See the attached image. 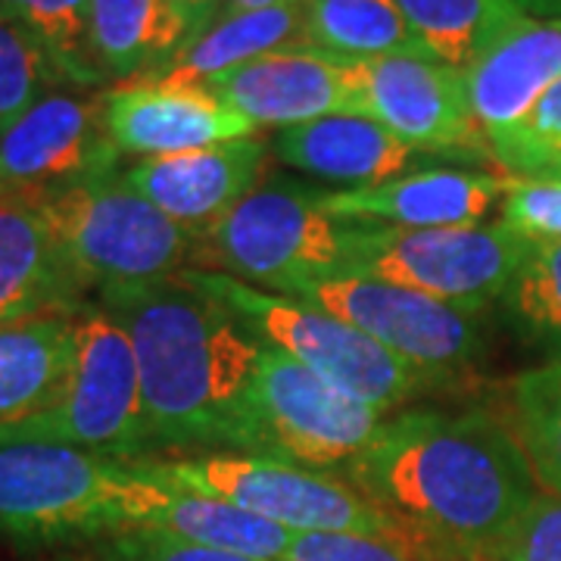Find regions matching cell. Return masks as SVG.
I'll list each match as a JSON object with an SVG mask.
<instances>
[{"instance_id":"obj_1","label":"cell","mask_w":561,"mask_h":561,"mask_svg":"<svg viewBox=\"0 0 561 561\" xmlns=\"http://www.w3.org/2000/svg\"><path fill=\"white\" fill-rule=\"evenodd\" d=\"M346 478L419 537L427 561H496L537 496L515 431L486 409H409L387 419Z\"/></svg>"},{"instance_id":"obj_2","label":"cell","mask_w":561,"mask_h":561,"mask_svg":"<svg viewBox=\"0 0 561 561\" xmlns=\"http://www.w3.org/2000/svg\"><path fill=\"white\" fill-rule=\"evenodd\" d=\"M98 297L135 350L147 453H231L260 337L181 275L106 287Z\"/></svg>"},{"instance_id":"obj_3","label":"cell","mask_w":561,"mask_h":561,"mask_svg":"<svg viewBox=\"0 0 561 561\" xmlns=\"http://www.w3.org/2000/svg\"><path fill=\"white\" fill-rule=\"evenodd\" d=\"M157 481L138 461L60 443L0 446V537L20 546L138 530Z\"/></svg>"},{"instance_id":"obj_4","label":"cell","mask_w":561,"mask_h":561,"mask_svg":"<svg viewBox=\"0 0 561 561\" xmlns=\"http://www.w3.org/2000/svg\"><path fill=\"white\" fill-rule=\"evenodd\" d=\"M179 275L228 306L262 343L278 346L312 375L383 415L443 381V375L400 359L387 346L362 334L359 328L334 319L312 302L262 290L225 272L184 268Z\"/></svg>"},{"instance_id":"obj_5","label":"cell","mask_w":561,"mask_h":561,"mask_svg":"<svg viewBox=\"0 0 561 561\" xmlns=\"http://www.w3.org/2000/svg\"><path fill=\"white\" fill-rule=\"evenodd\" d=\"M138 461L160 481L234 502L290 534H359L393 542L409 559L427 561L419 537L405 524L365 500L359 490L312 468L238 453Z\"/></svg>"},{"instance_id":"obj_6","label":"cell","mask_w":561,"mask_h":561,"mask_svg":"<svg viewBox=\"0 0 561 561\" xmlns=\"http://www.w3.org/2000/svg\"><path fill=\"white\" fill-rule=\"evenodd\" d=\"M79 287L172 278L201 250V238L169 219L122 175L84 181L35 206Z\"/></svg>"},{"instance_id":"obj_7","label":"cell","mask_w":561,"mask_h":561,"mask_svg":"<svg viewBox=\"0 0 561 561\" xmlns=\"http://www.w3.org/2000/svg\"><path fill=\"white\" fill-rule=\"evenodd\" d=\"M534 243L505 221L465 228H390L346 221L343 275L400 284L481 312L502 300Z\"/></svg>"},{"instance_id":"obj_8","label":"cell","mask_w":561,"mask_h":561,"mask_svg":"<svg viewBox=\"0 0 561 561\" xmlns=\"http://www.w3.org/2000/svg\"><path fill=\"white\" fill-rule=\"evenodd\" d=\"M387 415L262 343L247 387L231 453L300 468L350 465L378 437Z\"/></svg>"},{"instance_id":"obj_9","label":"cell","mask_w":561,"mask_h":561,"mask_svg":"<svg viewBox=\"0 0 561 561\" xmlns=\"http://www.w3.org/2000/svg\"><path fill=\"white\" fill-rule=\"evenodd\" d=\"M7 443H60L125 461L147 456L135 350L106 309L76 316V350L60 400L0 427V446Z\"/></svg>"},{"instance_id":"obj_10","label":"cell","mask_w":561,"mask_h":561,"mask_svg":"<svg viewBox=\"0 0 561 561\" xmlns=\"http://www.w3.org/2000/svg\"><path fill=\"white\" fill-rule=\"evenodd\" d=\"M206 253L225 275L284 294L297 280L343 275L346 221L324 209L319 187L262 181L206 231Z\"/></svg>"},{"instance_id":"obj_11","label":"cell","mask_w":561,"mask_h":561,"mask_svg":"<svg viewBox=\"0 0 561 561\" xmlns=\"http://www.w3.org/2000/svg\"><path fill=\"white\" fill-rule=\"evenodd\" d=\"M284 297L306 300L331 312L419 368L449 371L465 368L483 353V324L478 312L400 284L365 275L297 280Z\"/></svg>"},{"instance_id":"obj_12","label":"cell","mask_w":561,"mask_h":561,"mask_svg":"<svg viewBox=\"0 0 561 561\" xmlns=\"http://www.w3.org/2000/svg\"><path fill=\"white\" fill-rule=\"evenodd\" d=\"M116 160L103 98L50 91L0 135V197L41 206L84 181L113 175Z\"/></svg>"},{"instance_id":"obj_13","label":"cell","mask_w":561,"mask_h":561,"mask_svg":"<svg viewBox=\"0 0 561 561\" xmlns=\"http://www.w3.org/2000/svg\"><path fill=\"white\" fill-rule=\"evenodd\" d=\"M356 72L362 116L383 125L402 144L427 157L493 160L468 103L465 69L427 54H397L356 60Z\"/></svg>"},{"instance_id":"obj_14","label":"cell","mask_w":561,"mask_h":561,"mask_svg":"<svg viewBox=\"0 0 561 561\" xmlns=\"http://www.w3.org/2000/svg\"><path fill=\"white\" fill-rule=\"evenodd\" d=\"M256 128H290L324 116H362L356 60L319 47L278 50L203 84Z\"/></svg>"},{"instance_id":"obj_15","label":"cell","mask_w":561,"mask_h":561,"mask_svg":"<svg viewBox=\"0 0 561 561\" xmlns=\"http://www.w3.org/2000/svg\"><path fill=\"white\" fill-rule=\"evenodd\" d=\"M106 131L119 153L175 157L256 135V125L203 84L128 81L103 94Z\"/></svg>"},{"instance_id":"obj_16","label":"cell","mask_w":561,"mask_h":561,"mask_svg":"<svg viewBox=\"0 0 561 561\" xmlns=\"http://www.w3.org/2000/svg\"><path fill=\"white\" fill-rule=\"evenodd\" d=\"M272 147L262 138L225 140L175 157L135 162L122 179L169 219L201 238L216 221L260 187Z\"/></svg>"},{"instance_id":"obj_17","label":"cell","mask_w":561,"mask_h":561,"mask_svg":"<svg viewBox=\"0 0 561 561\" xmlns=\"http://www.w3.org/2000/svg\"><path fill=\"white\" fill-rule=\"evenodd\" d=\"M505 197V179L461 169H424L405 179L356 191H324V209L341 221L390 228L481 225Z\"/></svg>"},{"instance_id":"obj_18","label":"cell","mask_w":561,"mask_h":561,"mask_svg":"<svg viewBox=\"0 0 561 561\" xmlns=\"http://www.w3.org/2000/svg\"><path fill=\"white\" fill-rule=\"evenodd\" d=\"M561 76V20L527 16L465 69L468 103L486 144L508 135Z\"/></svg>"},{"instance_id":"obj_19","label":"cell","mask_w":561,"mask_h":561,"mask_svg":"<svg viewBox=\"0 0 561 561\" xmlns=\"http://www.w3.org/2000/svg\"><path fill=\"white\" fill-rule=\"evenodd\" d=\"M272 153L297 172L350 184V191L405 179L427 157L368 116H324L280 128Z\"/></svg>"},{"instance_id":"obj_20","label":"cell","mask_w":561,"mask_h":561,"mask_svg":"<svg viewBox=\"0 0 561 561\" xmlns=\"http://www.w3.org/2000/svg\"><path fill=\"white\" fill-rule=\"evenodd\" d=\"M79 290L38 209L0 197V328L69 312Z\"/></svg>"},{"instance_id":"obj_21","label":"cell","mask_w":561,"mask_h":561,"mask_svg":"<svg viewBox=\"0 0 561 561\" xmlns=\"http://www.w3.org/2000/svg\"><path fill=\"white\" fill-rule=\"evenodd\" d=\"M294 47H312L306 0L268 7V10H250V13H225L172 60L162 62L157 72L140 81L209 84L247 62Z\"/></svg>"},{"instance_id":"obj_22","label":"cell","mask_w":561,"mask_h":561,"mask_svg":"<svg viewBox=\"0 0 561 561\" xmlns=\"http://www.w3.org/2000/svg\"><path fill=\"white\" fill-rule=\"evenodd\" d=\"M76 350V312H47L0 328V427L60 400Z\"/></svg>"},{"instance_id":"obj_23","label":"cell","mask_w":561,"mask_h":561,"mask_svg":"<svg viewBox=\"0 0 561 561\" xmlns=\"http://www.w3.org/2000/svg\"><path fill=\"white\" fill-rule=\"evenodd\" d=\"M194 38L172 0H91V47L103 79H147Z\"/></svg>"},{"instance_id":"obj_24","label":"cell","mask_w":561,"mask_h":561,"mask_svg":"<svg viewBox=\"0 0 561 561\" xmlns=\"http://www.w3.org/2000/svg\"><path fill=\"white\" fill-rule=\"evenodd\" d=\"M153 481H157V486H153V496L147 502L140 527L197 542V546L253 556V559L284 561V556H287L294 534L284 530L280 524L265 522L260 515L247 512L234 502L219 500V496L172 486L160 478H153Z\"/></svg>"},{"instance_id":"obj_25","label":"cell","mask_w":561,"mask_h":561,"mask_svg":"<svg viewBox=\"0 0 561 561\" xmlns=\"http://www.w3.org/2000/svg\"><path fill=\"white\" fill-rule=\"evenodd\" d=\"M397 7L421 47L456 69H468L527 20L515 0H397Z\"/></svg>"},{"instance_id":"obj_26","label":"cell","mask_w":561,"mask_h":561,"mask_svg":"<svg viewBox=\"0 0 561 561\" xmlns=\"http://www.w3.org/2000/svg\"><path fill=\"white\" fill-rule=\"evenodd\" d=\"M306 16L312 47L331 57L378 60L397 54H427L412 35L397 0H306Z\"/></svg>"},{"instance_id":"obj_27","label":"cell","mask_w":561,"mask_h":561,"mask_svg":"<svg viewBox=\"0 0 561 561\" xmlns=\"http://www.w3.org/2000/svg\"><path fill=\"white\" fill-rule=\"evenodd\" d=\"M508 427L540 486L561 496V362L524 371L508 393Z\"/></svg>"},{"instance_id":"obj_28","label":"cell","mask_w":561,"mask_h":561,"mask_svg":"<svg viewBox=\"0 0 561 561\" xmlns=\"http://www.w3.org/2000/svg\"><path fill=\"white\" fill-rule=\"evenodd\" d=\"M0 7L41 41L62 81H103L91 47V0H0Z\"/></svg>"},{"instance_id":"obj_29","label":"cell","mask_w":561,"mask_h":561,"mask_svg":"<svg viewBox=\"0 0 561 561\" xmlns=\"http://www.w3.org/2000/svg\"><path fill=\"white\" fill-rule=\"evenodd\" d=\"M502 300L524 341L561 362V241L534 243Z\"/></svg>"},{"instance_id":"obj_30","label":"cell","mask_w":561,"mask_h":561,"mask_svg":"<svg viewBox=\"0 0 561 561\" xmlns=\"http://www.w3.org/2000/svg\"><path fill=\"white\" fill-rule=\"evenodd\" d=\"M60 72L41 41L0 7V135L50 94Z\"/></svg>"},{"instance_id":"obj_31","label":"cell","mask_w":561,"mask_h":561,"mask_svg":"<svg viewBox=\"0 0 561 561\" xmlns=\"http://www.w3.org/2000/svg\"><path fill=\"white\" fill-rule=\"evenodd\" d=\"M561 153V76L508 135L490 144V157L508 179H537Z\"/></svg>"},{"instance_id":"obj_32","label":"cell","mask_w":561,"mask_h":561,"mask_svg":"<svg viewBox=\"0 0 561 561\" xmlns=\"http://www.w3.org/2000/svg\"><path fill=\"white\" fill-rule=\"evenodd\" d=\"M502 221L530 243L561 241V181L505 179Z\"/></svg>"},{"instance_id":"obj_33","label":"cell","mask_w":561,"mask_h":561,"mask_svg":"<svg viewBox=\"0 0 561 561\" xmlns=\"http://www.w3.org/2000/svg\"><path fill=\"white\" fill-rule=\"evenodd\" d=\"M496 561H561V496L537 493L505 534Z\"/></svg>"},{"instance_id":"obj_34","label":"cell","mask_w":561,"mask_h":561,"mask_svg":"<svg viewBox=\"0 0 561 561\" xmlns=\"http://www.w3.org/2000/svg\"><path fill=\"white\" fill-rule=\"evenodd\" d=\"M103 561H268L253 559V556H241V552H225V549H213V546H197V542L179 540L160 530H122L116 534Z\"/></svg>"},{"instance_id":"obj_35","label":"cell","mask_w":561,"mask_h":561,"mask_svg":"<svg viewBox=\"0 0 561 561\" xmlns=\"http://www.w3.org/2000/svg\"><path fill=\"white\" fill-rule=\"evenodd\" d=\"M284 561H415L393 542L359 534H294Z\"/></svg>"},{"instance_id":"obj_36","label":"cell","mask_w":561,"mask_h":561,"mask_svg":"<svg viewBox=\"0 0 561 561\" xmlns=\"http://www.w3.org/2000/svg\"><path fill=\"white\" fill-rule=\"evenodd\" d=\"M172 3H175L181 13L191 20V25H194V32H197V35L206 32L213 22L219 20L221 10H225V0H172Z\"/></svg>"},{"instance_id":"obj_37","label":"cell","mask_w":561,"mask_h":561,"mask_svg":"<svg viewBox=\"0 0 561 561\" xmlns=\"http://www.w3.org/2000/svg\"><path fill=\"white\" fill-rule=\"evenodd\" d=\"M534 20H561V0H515Z\"/></svg>"},{"instance_id":"obj_38","label":"cell","mask_w":561,"mask_h":561,"mask_svg":"<svg viewBox=\"0 0 561 561\" xmlns=\"http://www.w3.org/2000/svg\"><path fill=\"white\" fill-rule=\"evenodd\" d=\"M284 3H300V0H225V13H250V10H268V7H284Z\"/></svg>"},{"instance_id":"obj_39","label":"cell","mask_w":561,"mask_h":561,"mask_svg":"<svg viewBox=\"0 0 561 561\" xmlns=\"http://www.w3.org/2000/svg\"><path fill=\"white\" fill-rule=\"evenodd\" d=\"M537 179H546V181H561V153H556L552 160L546 162V169H542Z\"/></svg>"}]
</instances>
